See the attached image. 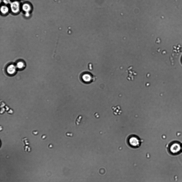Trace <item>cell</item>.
I'll use <instances>...</instances> for the list:
<instances>
[{"mask_svg": "<svg viewBox=\"0 0 182 182\" xmlns=\"http://www.w3.org/2000/svg\"><path fill=\"white\" fill-rule=\"evenodd\" d=\"M81 80L86 84H89L94 82L96 80V77L88 72L82 73L80 76Z\"/></svg>", "mask_w": 182, "mask_h": 182, "instance_id": "obj_1", "label": "cell"}, {"mask_svg": "<svg viewBox=\"0 0 182 182\" xmlns=\"http://www.w3.org/2000/svg\"><path fill=\"white\" fill-rule=\"evenodd\" d=\"M128 142L129 145L131 147L137 148L140 146L141 140L138 137L133 135L128 138Z\"/></svg>", "mask_w": 182, "mask_h": 182, "instance_id": "obj_2", "label": "cell"}, {"mask_svg": "<svg viewBox=\"0 0 182 182\" xmlns=\"http://www.w3.org/2000/svg\"><path fill=\"white\" fill-rule=\"evenodd\" d=\"M169 150L172 154H177L179 153L181 150V146L179 143H174L170 146Z\"/></svg>", "mask_w": 182, "mask_h": 182, "instance_id": "obj_3", "label": "cell"}, {"mask_svg": "<svg viewBox=\"0 0 182 182\" xmlns=\"http://www.w3.org/2000/svg\"><path fill=\"white\" fill-rule=\"evenodd\" d=\"M10 7L11 12L13 13H17L20 11V4L17 1L11 2L10 4Z\"/></svg>", "mask_w": 182, "mask_h": 182, "instance_id": "obj_4", "label": "cell"}, {"mask_svg": "<svg viewBox=\"0 0 182 182\" xmlns=\"http://www.w3.org/2000/svg\"><path fill=\"white\" fill-rule=\"evenodd\" d=\"M17 67L13 64L9 65L6 69L7 72L10 75L14 74L16 72Z\"/></svg>", "mask_w": 182, "mask_h": 182, "instance_id": "obj_5", "label": "cell"}, {"mask_svg": "<svg viewBox=\"0 0 182 182\" xmlns=\"http://www.w3.org/2000/svg\"><path fill=\"white\" fill-rule=\"evenodd\" d=\"M22 9L25 12H30L31 10V7L29 4L24 3L22 5Z\"/></svg>", "mask_w": 182, "mask_h": 182, "instance_id": "obj_6", "label": "cell"}, {"mask_svg": "<svg viewBox=\"0 0 182 182\" xmlns=\"http://www.w3.org/2000/svg\"><path fill=\"white\" fill-rule=\"evenodd\" d=\"M9 8L6 5H3L1 6V11L2 14L5 15L8 13L9 11Z\"/></svg>", "mask_w": 182, "mask_h": 182, "instance_id": "obj_7", "label": "cell"}, {"mask_svg": "<svg viewBox=\"0 0 182 182\" xmlns=\"http://www.w3.org/2000/svg\"><path fill=\"white\" fill-rule=\"evenodd\" d=\"M16 66L17 68L19 69H21L24 68L25 64L23 62H19L17 63Z\"/></svg>", "mask_w": 182, "mask_h": 182, "instance_id": "obj_8", "label": "cell"}, {"mask_svg": "<svg viewBox=\"0 0 182 182\" xmlns=\"http://www.w3.org/2000/svg\"><path fill=\"white\" fill-rule=\"evenodd\" d=\"M3 2L5 5L10 4L11 3V0H3Z\"/></svg>", "mask_w": 182, "mask_h": 182, "instance_id": "obj_9", "label": "cell"}, {"mask_svg": "<svg viewBox=\"0 0 182 182\" xmlns=\"http://www.w3.org/2000/svg\"><path fill=\"white\" fill-rule=\"evenodd\" d=\"M30 15V12H26L25 13V16L27 17H29Z\"/></svg>", "mask_w": 182, "mask_h": 182, "instance_id": "obj_10", "label": "cell"}, {"mask_svg": "<svg viewBox=\"0 0 182 182\" xmlns=\"http://www.w3.org/2000/svg\"><path fill=\"white\" fill-rule=\"evenodd\" d=\"M181 150H182V146H181Z\"/></svg>", "mask_w": 182, "mask_h": 182, "instance_id": "obj_11", "label": "cell"}]
</instances>
